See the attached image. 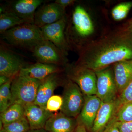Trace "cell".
Wrapping results in <instances>:
<instances>
[{
	"label": "cell",
	"mask_w": 132,
	"mask_h": 132,
	"mask_svg": "<svg viewBox=\"0 0 132 132\" xmlns=\"http://www.w3.org/2000/svg\"><path fill=\"white\" fill-rule=\"evenodd\" d=\"M75 64L95 71L132 60V32L121 27L93 40L78 53Z\"/></svg>",
	"instance_id": "6da1fadb"
},
{
	"label": "cell",
	"mask_w": 132,
	"mask_h": 132,
	"mask_svg": "<svg viewBox=\"0 0 132 132\" xmlns=\"http://www.w3.org/2000/svg\"><path fill=\"white\" fill-rule=\"evenodd\" d=\"M95 32L94 23L87 10L81 5L76 6L70 18L67 17L65 31L70 49L79 53L91 41Z\"/></svg>",
	"instance_id": "7a4b0ae2"
},
{
	"label": "cell",
	"mask_w": 132,
	"mask_h": 132,
	"mask_svg": "<svg viewBox=\"0 0 132 132\" xmlns=\"http://www.w3.org/2000/svg\"><path fill=\"white\" fill-rule=\"evenodd\" d=\"M2 39L16 47L28 50L45 40L40 28L33 24H23L13 28L2 34Z\"/></svg>",
	"instance_id": "3957f363"
},
{
	"label": "cell",
	"mask_w": 132,
	"mask_h": 132,
	"mask_svg": "<svg viewBox=\"0 0 132 132\" xmlns=\"http://www.w3.org/2000/svg\"><path fill=\"white\" fill-rule=\"evenodd\" d=\"M41 82L19 73L11 84L12 104L18 103L25 106L34 103Z\"/></svg>",
	"instance_id": "277c9868"
},
{
	"label": "cell",
	"mask_w": 132,
	"mask_h": 132,
	"mask_svg": "<svg viewBox=\"0 0 132 132\" xmlns=\"http://www.w3.org/2000/svg\"><path fill=\"white\" fill-rule=\"evenodd\" d=\"M64 67L67 78L78 85L84 95H96L97 78L95 71L75 63H68Z\"/></svg>",
	"instance_id": "5b68a950"
},
{
	"label": "cell",
	"mask_w": 132,
	"mask_h": 132,
	"mask_svg": "<svg viewBox=\"0 0 132 132\" xmlns=\"http://www.w3.org/2000/svg\"><path fill=\"white\" fill-rule=\"evenodd\" d=\"M65 84L61 112L68 117L77 119L84 105V95L78 85L68 78Z\"/></svg>",
	"instance_id": "8992f818"
},
{
	"label": "cell",
	"mask_w": 132,
	"mask_h": 132,
	"mask_svg": "<svg viewBox=\"0 0 132 132\" xmlns=\"http://www.w3.org/2000/svg\"><path fill=\"white\" fill-rule=\"evenodd\" d=\"M95 72L97 78L96 95L102 102L116 100L118 92L113 65Z\"/></svg>",
	"instance_id": "52a82bcc"
},
{
	"label": "cell",
	"mask_w": 132,
	"mask_h": 132,
	"mask_svg": "<svg viewBox=\"0 0 132 132\" xmlns=\"http://www.w3.org/2000/svg\"><path fill=\"white\" fill-rule=\"evenodd\" d=\"M31 52L38 62L65 66L68 61L67 56L61 50L46 40L40 42Z\"/></svg>",
	"instance_id": "ba28073f"
},
{
	"label": "cell",
	"mask_w": 132,
	"mask_h": 132,
	"mask_svg": "<svg viewBox=\"0 0 132 132\" xmlns=\"http://www.w3.org/2000/svg\"><path fill=\"white\" fill-rule=\"evenodd\" d=\"M67 17L66 15L58 21L40 28L45 39L53 43L67 56L70 50L65 35Z\"/></svg>",
	"instance_id": "9c48e42d"
},
{
	"label": "cell",
	"mask_w": 132,
	"mask_h": 132,
	"mask_svg": "<svg viewBox=\"0 0 132 132\" xmlns=\"http://www.w3.org/2000/svg\"><path fill=\"white\" fill-rule=\"evenodd\" d=\"M26 66L20 57L2 45L0 48V75L14 77Z\"/></svg>",
	"instance_id": "30bf717a"
},
{
	"label": "cell",
	"mask_w": 132,
	"mask_h": 132,
	"mask_svg": "<svg viewBox=\"0 0 132 132\" xmlns=\"http://www.w3.org/2000/svg\"><path fill=\"white\" fill-rule=\"evenodd\" d=\"M66 15L65 9L54 2L43 5L36 10L34 24L40 28L58 21Z\"/></svg>",
	"instance_id": "8fae6325"
},
{
	"label": "cell",
	"mask_w": 132,
	"mask_h": 132,
	"mask_svg": "<svg viewBox=\"0 0 132 132\" xmlns=\"http://www.w3.org/2000/svg\"><path fill=\"white\" fill-rule=\"evenodd\" d=\"M42 0H18L9 3L5 11L12 12L22 19L34 24L36 9L41 5Z\"/></svg>",
	"instance_id": "7c38bea8"
},
{
	"label": "cell",
	"mask_w": 132,
	"mask_h": 132,
	"mask_svg": "<svg viewBox=\"0 0 132 132\" xmlns=\"http://www.w3.org/2000/svg\"><path fill=\"white\" fill-rule=\"evenodd\" d=\"M85 101L77 119L87 130H92L102 102L96 95H85Z\"/></svg>",
	"instance_id": "4fadbf2b"
},
{
	"label": "cell",
	"mask_w": 132,
	"mask_h": 132,
	"mask_svg": "<svg viewBox=\"0 0 132 132\" xmlns=\"http://www.w3.org/2000/svg\"><path fill=\"white\" fill-rule=\"evenodd\" d=\"M25 117L28 121L30 130L43 128L48 120L53 114L34 103L28 104L24 106Z\"/></svg>",
	"instance_id": "5bb4252c"
},
{
	"label": "cell",
	"mask_w": 132,
	"mask_h": 132,
	"mask_svg": "<svg viewBox=\"0 0 132 132\" xmlns=\"http://www.w3.org/2000/svg\"><path fill=\"white\" fill-rule=\"evenodd\" d=\"M59 73L51 75L41 81L37 91L35 104L46 108L47 103L61 82Z\"/></svg>",
	"instance_id": "9a60e30c"
},
{
	"label": "cell",
	"mask_w": 132,
	"mask_h": 132,
	"mask_svg": "<svg viewBox=\"0 0 132 132\" xmlns=\"http://www.w3.org/2000/svg\"><path fill=\"white\" fill-rule=\"evenodd\" d=\"M78 123L77 119L68 117L61 112L53 114L44 128L48 132H74Z\"/></svg>",
	"instance_id": "2e32d148"
},
{
	"label": "cell",
	"mask_w": 132,
	"mask_h": 132,
	"mask_svg": "<svg viewBox=\"0 0 132 132\" xmlns=\"http://www.w3.org/2000/svg\"><path fill=\"white\" fill-rule=\"evenodd\" d=\"M61 71V68L57 65L38 62L25 66L22 69L20 73L42 81L51 75L59 73Z\"/></svg>",
	"instance_id": "e0dca14e"
},
{
	"label": "cell",
	"mask_w": 132,
	"mask_h": 132,
	"mask_svg": "<svg viewBox=\"0 0 132 132\" xmlns=\"http://www.w3.org/2000/svg\"><path fill=\"white\" fill-rule=\"evenodd\" d=\"M118 109L116 100L102 102L95 120L92 132H101L115 116Z\"/></svg>",
	"instance_id": "ac0fdd59"
},
{
	"label": "cell",
	"mask_w": 132,
	"mask_h": 132,
	"mask_svg": "<svg viewBox=\"0 0 132 132\" xmlns=\"http://www.w3.org/2000/svg\"><path fill=\"white\" fill-rule=\"evenodd\" d=\"M113 67L119 95L132 81V60L118 62Z\"/></svg>",
	"instance_id": "d6986e66"
},
{
	"label": "cell",
	"mask_w": 132,
	"mask_h": 132,
	"mask_svg": "<svg viewBox=\"0 0 132 132\" xmlns=\"http://www.w3.org/2000/svg\"><path fill=\"white\" fill-rule=\"evenodd\" d=\"M26 24L31 23L20 18L12 12L6 10L0 13V33L1 34L15 27Z\"/></svg>",
	"instance_id": "ffe728a7"
},
{
	"label": "cell",
	"mask_w": 132,
	"mask_h": 132,
	"mask_svg": "<svg viewBox=\"0 0 132 132\" xmlns=\"http://www.w3.org/2000/svg\"><path fill=\"white\" fill-rule=\"evenodd\" d=\"M25 117L24 106L18 103L12 104L3 112L1 113V120L3 126L21 119Z\"/></svg>",
	"instance_id": "44dd1931"
},
{
	"label": "cell",
	"mask_w": 132,
	"mask_h": 132,
	"mask_svg": "<svg viewBox=\"0 0 132 132\" xmlns=\"http://www.w3.org/2000/svg\"><path fill=\"white\" fill-rule=\"evenodd\" d=\"M12 77L6 84L0 87V112L2 113L12 105L11 84L14 77Z\"/></svg>",
	"instance_id": "7402d4cb"
},
{
	"label": "cell",
	"mask_w": 132,
	"mask_h": 132,
	"mask_svg": "<svg viewBox=\"0 0 132 132\" xmlns=\"http://www.w3.org/2000/svg\"><path fill=\"white\" fill-rule=\"evenodd\" d=\"M132 8V1L120 3L112 9V17L116 21L122 20L127 17Z\"/></svg>",
	"instance_id": "603a6c76"
},
{
	"label": "cell",
	"mask_w": 132,
	"mask_h": 132,
	"mask_svg": "<svg viewBox=\"0 0 132 132\" xmlns=\"http://www.w3.org/2000/svg\"><path fill=\"white\" fill-rule=\"evenodd\" d=\"M2 129L5 132H28L30 130V127L24 117L17 121L3 126Z\"/></svg>",
	"instance_id": "cb8c5ba5"
},
{
	"label": "cell",
	"mask_w": 132,
	"mask_h": 132,
	"mask_svg": "<svg viewBox=\"0 0 132 132\" xmlns=\"http://www.w3.org/2000/svg\"><path fill=\"white\" fill-rule=\"evenodd\" d=\"M118 122H127L132 121V102L121 105L115 115Z\"/></svg>",
	"instance_id": "d4e9b609"
},
{
	"label": "cell",
	"mask_w": 132,
	"mask_h": 132,
	"mask_svg": "<svg viewBox=\"0 0 132 132\" xmlns=\"http://www.w3.org/2000/svg\"><path fill=\"white\" fill-rule=\"evenodd\" d=\"M116 102L118 109L123 104L132 102V81L118 95Z\"/></svg>",
	"instance_id": "484cf974"
},
{
	"label": "cell",
	"mask_w": 132,
	"mask_h": 132,
	"mask_svg": "<svg viewBox=\"0 0 132 132\" xmlns=\"http://www.w3.org/2000/svg\"><path fill=\"white\" fill-rule=\"evenodd\" d=\"M62 104V97L58 95H53L48 101L46 108L48 111L53 113L61 110Z\"/></svg>",
	"instance_id": "4316f807"
},
{
	"label": "cell",
	"mask_w": 132,
	"mask_h": 132,
	"mask_svg": "<svg viewBox=\"0 0 132 132\" xmlns=\"http://www.w3.org/2000/svg\"><path fill=\"white\" fill-rule=\"evenodd\" d=\"M101 132H120L117 126V121L115 116Z\"/></svg>",
	"instance_id": "83f0119b"
},
{
	"label": "cell",
	"mask_w": 132,
	"mask_h": 132,
	"mask_svg": "<svg viewBox=\"0 0 132 132\" xmlns=\"http://www.w3.org/2000/svg\"><path fill=\"white\" fill-rule=\"evenodd\" d=\"M117 126L120 132H132V121L127 122H118Z\"/></svg>",
	"instance_id": "f1b7e54d"
},
{
	"label": "cell",
	"mask_w": 132,
	"mask_h": 132,
	"mask_svg": "<svg viewBox=\"0 0 132 132\" xmlns=\"http://www.w3.org/2000/svg\"><path fill=\"white\" fill-rule=\"evenodd\" d=\"M76 1L75 0H56L55 2L66 9L67 7L73 5Z\"/></svg>",
	"instance_id": "f546056e"
},
{
	"label": "cell",
	"mask_w": 132,
	"mask_h": 132,
	"mask_svg": "<svg viewBox=\"0 0 132 132\" xmlns=\"http://www.w3.org/2000/svg\"><path fill=\"white\" fill-rule=\"evenodd\" d=\"M121 27L126 31L132 32V17Z\"/></svg>",
	"instance_id": "4dcf8cb0"
},
{
	"label": "cell",
	"mask_w": 132,
	"mask_h": 132,
	"mask_svg": "<svg viewBox=\"0 0 132 132\" xmlns=\"http://www.w3.org/2000/svg\"><path fill=\"white\" fill-rule=\"evenodd\" d=\"M78 125L74 132H87V130L85 126L79 121L78 120Z\"/></svg>",
	"instance_id": "1f68e13d"
},
{
	"label": "cell",
	"mask_w": 132,
	"mask_h": 132,
	"mask_svg": "<svg viewBox=\"0 0 132 132\" xmlns=\"http://www.w3.org/2000/svg\"><path fill=\"white\" fill-rule=\"evenodd\" d=\"M12 78H9L5 75H0V85L1 86L6 84Z\"/></svg>",
	"instance_id": "d6a6232c"
},
{
	"label": "cell",
	"mask_w": 132,
	"mask_h": 132,
	"mask_svg": "<svg viewBox=\"0 0 132 132\" xmlns=\"http://www.w3.org/2000/svg\"><path fill=\"white\" fill-rule=\"evenodd\" d=\"M28 132H48L47 131L43 128L41 129H36V130H30Z\"/></svg>",
	"instance_id": "836d02e7"
},
{
	"label": "cell",
	"mask_w": 132,
	"mask_h": 132,
	"mask_svg": "<svg viewBox=\"0 0 132 132\" xmlns=\"http://www.w3.org/2000/svg\"><path fill=\"white\" fill-rule=\"evenodd\" d=\"M0 132H5L4 131H3V130L2 129V130H1V131H0Z\"/></svg>",
	"instance_id": "e575fe53"
}]
</instances>
